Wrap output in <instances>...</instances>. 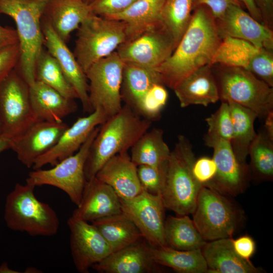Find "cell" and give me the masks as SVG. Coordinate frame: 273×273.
Returning <instances> with one entry per match:
<instances>
[{"instance_id":"44dd1931","label":"cell","mask_w":273,"mask_h":273,"mask_svg":"<svg viewBox=\"0 0 273 273\" xmlns=\"http://www.w3.org/2000/svg\"><path fill=\"white\" fill-rule=\"evenodd\" d=\"M121 212L120 199L114 190L95 177L86 181L80 202L72 216L92 222Z\"/></svg>"},{"instance_id":"6da1fadb","label":"cell","mask_w":273,"mask_h":273,"mask_svg":"<svg viewBox=\"0 0 273 273\" xmlns=\"http://www.w3.org/2000/svg\"><path fill=\"white\" fill-rule=\"evenodd\" d=\"M222 40L209 9H194L190 23L169 57L156 70L165 86L173 89L195 70L211 64Z\"/></svg>"},{"instance_id":"f1b7e54d","label":"cell","mask_w":273,"mask_h":273,"mask_svg":"<svg viewBox=\"0 0 273 273\" xmlns=\"http://www.w3.org/2000/svg\"><path fill=\"white\" fill-rule=\"evenodd\" d=\"M92 222L106 240L112 252L144 239L134 223L122 212L98 219Z\"/></svg>"},{"instance_id":"1f68e13d","label":"cell","mask_w":273,"mask_h":273,"mask_svg":"<svg viewBox=\"0 0 273 273\" xmlns=\"http://www.w3.org/2000/svg\"><path fill=\"white\" fill-rule=\"evenodd\" d=\"M151 252L159 265L167 266L180 273H206L207 265L201 249L178 250L168 246L153 248Z\"/></svg>"},{"instance_id":"74e56055","label":"cell","mask_w":273,"mask_h":273,"mask_svg":"<svg viewBox=\"0 0 273 273\" xmlns=\"http://www.w3.org/2000/svg\"><path fill=\"white\" fill-rule=\"evenodd\" d=\"M168 97L165 85L163 83H156L143 97L135 112L151 121L157 120L160 117L161 112L166 104Z\"/></svg>"},{"instance_id":"ac0fdd59","label":"cell","mask_w":273,"mask_h":273,"mask_svg":"<svg viewBox=\"0 0 273 273\" xmlns=\"http://www.w3.org/2000/svg\"><path fill=\"white\" fill-rule=\"evenodd\" d=\"M108 117L104 111L97 108L88 115L79 117L63 133L54 147L35 160L34 170L47 164L54 166L62 160L75 154L86 141L92 131L102 124Z\"/></svg>"},{"instance_id":"cb8c5ba5","label":"cell","mask_w":273,"mask_h":273,"mask_svg":"<svg viewBox=\"0 0 273 273\" xmlns=\"http://www.w3.org/2000/svg\"><path fill=\"white\" fill-rule=\"evenodd\" d=\"M29 88L32 110L36 121L62 122L77 110L74 100L66 98L41 82L36 80Z\"/></svg>"},{"instance_id":"60d3db41","label":"cell","mask_w":273,"mask_h":273,"mask_svg":"<svg viewBox=\"0 0 273 273\" xmlns=\"http://www.w3.org/2000/svg\"><path fill=\"white\" fill-rule=\"evenodd\" d=\"M246 69L273 87V50L260 48Z\"/></svg>"},{"instance_id":"836d02e7","label":"cell","mask_w":273,"mask_h":273,"mask_svg":"<svg viewBox=\"0 0 273 273\" xmlns=\"http://www.w3.org/2000/svg\"><path fill=\"white\" fill-rule=\"evenodd\" d=\"M260 49L246 40L226 36L222 38L211 65L218 64L246 69Z\"/></svg>"},{"instance_id":"4dcf8cb0","label":"cell","mask_w":273,"mask_h":273,"mask_svg":"<svg viewBox=\"0 0 273 273\" xmlns=\"http://www.w3.org/2000/svg\"><path fill=\"white\" fill-rule=\"evenodd\" d=\"M226 102L229 105L233 123L230 143L238 160L242 164L247 165L249 148L256 135L254 123L257 115L251 110L236 103Z\"/></svg>"},{"instance_id":"8d00e7d4","label":"cell","mask_w":273,"mask_h":273,"mask_svg":"<svg viewBox=\"0 0 273 273\" xmlns=\"http://www.w3.org/2000/svg\"><path fill=\"white\" fill-rule=\"evenodd\" d=\"M252 169L254 174L263 179L273 177V138L264 128L256 133L248 151Z\"/></svg>"},{"instance_id":"7bdbcfd3","label":"cell","mask_w":273,"mask_h":273,"mask_svg":"<svg viewBox=\"0 0 273 273\" xmlns=\"http://www.w3.org/2000/svg\"><path fill=\"white\" fill-rule=\"evenodd\" d=\"M137 0H94L89 4L92 13L102 17L120 13Z\"/></svg>"},{"instance_id":"bcb514c9","label":"cell","mask_w":273,"mask_h":273,"mask_svg":"<svg viewBox=\"0 0 273 273\" xmlns=\"http://www.w3.org/2000/svg\"><path fill=\"white\" fill-rule=\"evenodd\" d=\"M233 249L237 254L244 260H250L256 251V243L250 236L245 235L232 240Z\"/></svg>"},{"instance_id":"db71d44e","label":"cell","mask_w":273,"mask_h":273,"mask_svg":"<svg viewBox=\"0 0 273 273\" xmlns=\"http://www.w3.org/2000/svg\"><path fill=\"white\" fill-rule=\"evenodd\" d=\"M94 0H83V2H84L85 3L89 5L90 3H92Z\"/></svg>"},{"instance_id":"f6af8a7d","label":"cell","mask_w":273,"mask_h":273,"mask_svg":"<svg viewBox=\"0 0 273 273\" xmlns=\"http://www.w3.org/2000/svg\"><path fill=\"white\" fill-rule=\"evenodd\" d=\"M232 5L245 8L239 0H194V10L200 6H205L210 10L215 19H220Z\"/></svg>"},{"instance_id":"484cf974","label":"cell","mask_w":273,"mask_h":273,"mask_svg":"<svg viewBox=\"0 0 273 273\" xmlns=\"http://www.w3.org/2000/svg\"><path fill=\"white\" fill-rule=\"evenodd\" d=\"M232 238L206 242L201 248L209 273H258L261 270L251 260L239 256L234 251Z\"/></svg>"},{"instance_id":"8992f818","label":"cell","mask_w":273,"mask_h":273,"mask_svg":"<svg viewBox=\"0 0 273 273\" xmlns=\"http://www.w3.org/2000/svg\"><path fill=\"white\" fill-rule=\"evenodd\" d=\"M211 66L221 102L236 103L260 119L273 111V87L245 68L218 64Z\"/></svg>"},{"instance_id":"681fc988","label":"cell","mask_w":273,"mask_h":273,"mask_svg":"<svg viewBox=\"0 0 273 273\" xmlns=\"http://www.w3.org/2000/svg\"><path fill=\"white\" fill-rule=\"evenodd\" d=\"M248 12V13L259 22L263 23L261 15L255 0H239Z\"/></svg>"},{"instance_id":"f35d334b","label":"cell","mask_w":273,"mask_h":273,"mask_svg":"<svg viewBox=\"0 0 273 273\" xmlns=\"http://www.w3.org/2000/svg\"><path fill=\"white\" fill-rule=\"evenodd\" d=\"M208 128L204 141L222 139L231 142L233 134V123L229 105L222 101L219 108L206 119Z\"/></svg>"},{"instance_id":"e0dca14e","label":"cell","mask_w":273,"mask_h":273,"mask_svg":"<svg viewBox=\"0 0 273 273\" xmlns=\"http://www.w3.org/2000/svg\"><path fill=\"white\" fill-rule=\"evenodd\" d=\"M43 46L56 60L66 79L76 93L83 111H93L88 97V84L85 72L78 63L66 42L56 33L51 24L42 18L41 21Z\"/></svg>"},{"instance_id":"d6986e66","label":"cell","mask_w":273,"mask_h":273,"mask_svg":"<svg viewBox=\"0 0 273 273\" xmlns=\"http://www.w3.org/2000/svg\"><path fill=\"white\" fill-rule=\"evenodd\" d=\"M216 22L222 38L230 36L241 39L257 48L273 50V30L241 7L231 6Z\"/></svg>"},{"instance_id":"8fae6325","label":"cell","mask_w":273,"mask_h":273,"mask_svg":"<svg viewBox=\"0 0 273 273\" xmlns=\"http://www.w3.org/2000/svg\"><path fill=\"white\" fill-rule=\"evenodd\" d=\"M36 121L30 103L29 85L15 68L0 82L1 134L11 140Z\"/></svg>"},{"instance_id":"d4e9b609","label":"cell","mask_w":273,"mask_h":273,"mask_svg":"<svg viewBox=\"0 0 273 273\" xmlns=\"http://www.w3.org/2000/svg\"><path fill=\"white\" fill-rule=\"evenodd\" d=\"M92 14L89 5L83 0H49L42 18L67 42L71 33Z\"/></svg>"},{"instance_id":"ba28073f","label":"cell","mask_w":273,"mask_h":273,"mask_svg":"<svg viewBox=\"0 0 273 273\" xmlns=\"http://www.w3.org/2000/svg\"><path fill=\"white\" fill-rule=\"evenodd\" d=\"M225 195L203 186L199 193L193 221L206 242L232 238L242 217Z\"/></svg>"},{"instance_id":"e575fe53","label":"cell","mask_w":273,"mask_h":273,"mask_svg":"<svg viewBox=\"0 0 273 273\" xmlns=\"http://www.w3.org/2000/svg\"><path fill=\"white\" fill-rule=\"evenodd\" d=\"M35 78L36 80L50 86L68 99H78L76 93L66 79L56 60L43 49L36 62Z\"/></svg>"},{"instance_id":"5bb4252c","label":"cell","mask_w":273,"mask_h":273,"mask_svg":"<svg viewBox=\"0 0 273 273\" xmlns=\"http://www.w3.org/2000/svg\"><path fill=\"white\" fill-rule=\"evenodd\" d=\"M70 246L75 268L81 273L100 262L112 252L97 228L92 223L72 216L67 220Z\"/></svg>"},{"instance_id":"3957f363","label":"cell","mask_w":273,"mask_h":273,"mask_svg":"<svg viewBox=\"0 0 273 273\" xmlns=\"http://www.w3.org/2000/svg\"><path fill=\"white\" fill-rule=\"evenodd\" d=\"M49 0H0V15L14 21L20 56L15 69L29 86L36 81L37 59L43 50L41 21Z\"/></svg>"},{"instance_id":"52a82bcc","label":"cell","mask_w":273,"mask_h":273,"mask_svg":"<svg viewBox=\"0 0 273 273\" xmlns=\"http://www.w3.org/2000/svg\"><path fill=\"white\" fill-rule=\"evenodd\" d=\"M77 30L73 54L85 73L93 64L116 51L126 39L123 22L94 14Z\"/></svg>"},{"instance_id":"4316f807","label":"cell","mask_w":273,"mask_h":273,"mask_svg":"<svg viewBox=\"0 0 273 273\" xmlns=\"http://www.w3.org/2000/svg\"><path fill=\"white\" fill-rule=\"evenodd\" d=\"M164 1L137 0L123 11L103 17L123 22L126 25L125 41H129L162 23Z\"/></svg>"},{"instance_id":"f5cc1de1","label":"cell","mask_w":273,"mask_h":273,"mask_svg":"<svg viewBox=\"0 0 273 273\" xmlns=\"http://www.w3.org/2000/svg\"><path fill=\"white\" fill-rule=\"evenodd\" d=\"M18 271H15L10 268L7 262H3L0 266V273H18Z\"/></svg>"},{"instance_id":"b9f144b4","label":"cell","mask_w":273,"mask_h":273,"mask_svg":"<svg viewBox=\"0 0 273 273\" xmlns=\"http://www.w3.org/2000/svg\"><path fill=\"white\" fill-rule=\"evenodd\" d=\"M192 172L197 181L203 186L207 187L216 174V164L213 158L201 157L195 160Z\"/></svg>"},{"instance_id":"11a10c76","label":"cell","mask_w":273,"mask_h":273,"mask_svg":"<svg viewBox=\"0 0 273 273\" xmlns=\"http://www.w3.org/2000/svg\"><path fill=\"white\" fill-rule=\"evenodd\" d=\"M1 132H2V131H1V122H0V134H1Z\"/></svg>"},{"instance_id":"277c9868","label":"cell","mask_w":273,"mask_h":273,"mask_svg":"<svg viewBox=\"0 0 273 273\" xmlns=\"http://www.w3.org/2000/svg\"><path fill=\"white\" fill-rule=\"evenodd\" d=\"M196 160L190 141L179 135L168 161L166 181L161 194L165 208L178 215L192 214L203 187L192 172Z\"/></svg>"},{"instance_id":"9c48e42d","label":"cell","mask_w":273,"mask_h":273,"mask_svg":"<svg viewBox=\"0 0 273 273\" xmlns=\"http://www.w3.org/2000/svg\"><path fill=\"white\" fill-rule=\"evenodd\" d=\"M100 126L92 131L75 154L60 161L52 168L45 170L40 168L30 171L26 178V183L35 187L43 185L56 187L64 192L72 203L78 205L86 182L85 163Z\"/></svg>"},{"instance_id":"ee69618b","label":"cell","mask_w":273,"mask_h":273,"mask_svg":"<svg viewBox=\"0 0 273 273\" xmlns=\"http://www.w3.org/2000/svg\"><path fill=\"white\" fill-rule=\"evenodd\" d=\"M19 56L18 43L0 49V82L16 68L19 62Z\"/></svg>"},{"instance_id":"4fadbf2b","label":"cell","mask_w":273,"mask_h":273,"mask_svg":"<svg viewBox=\"0 0 273 273\" xmlns=\"http://www.w3.org/2000/svg\"><path fill=\"white\" fill-rule=\"evenodd\" d=\"M120 201L122 212L134 223L151 247L167 246L164 235L165 207L160 195L143 190L134 197L120 199Z\"/></svg>"},{"instance_id":"d590c367","label":"cell","mask_w":273,"mask_h":273,"mask_svg":"<svg viewBox=\"0 0 273 273\" xmlns=\"http://www.w3.org/2000/svg\"><path fill=\"white\" fill-rule=\"evenodd\" d=\"M194 3V0L164 1L161 20L172 36L176 47L190 23Z\"/></svg>"},{"instance_id":"f546056e","label":"cell","mask_w":273,"mask_h":273,"mask_svg":"<svg viewBox=\"0 0 273 273\" xmlns=\"http://www.w3.org/2000/svg\"><path fill=\"white\" fill-rule=\"evenodd\" d=\"M132 161L136 165H147L157 168L166 167L171 153L163 139L161 128L146 131L130 148Z\"/></svg>"},{"instance_id":"f907efd6","label":"cell","mask_w":273,"mask_h":273,"mask_svg":"<svg viewBox=\"0 0 273 273\" xmlns=\"http://www.w3.org/2000/svg\"><path fill=\"white\" fill-rule=\"evenodd\" d=\"M264 119V128L268 135L273 138V111L270 112Z\"/></svg>"},{"instance_id":"30bf717a","label":"cell","mask_w":273,"mask_h":273,"mask_svg":"<svg viewBox=\"0 0 273 273\" xmlns=\"http://www.w3.org/2000/svg\"><path fill=\"white\" fill-rule=\"evenodd\" d=\"M123 67L124 62L115 51L93 64L86 71L93 111L100 108L109 117L120 110Z\"/></svg>"},{"instance_id":"7dc6e473","label":"cell","mask_w":273,"mask_h":273,"mask_svg":"<svg viewBox=\"0 0 273 273\" xmlns=\"http://www.w3.org/2000/svg\"><path fill=\"white\" fill-rule=\"evenodd\" d=\"M263 23L273 30V0H255Z\"/></svg>"},{"instance_id":"ab89813d","label":"cell","mask_w":273,"mask_h":273,"mask_svg":"<svg viewBox=\"0 0 273 273\" xmlns=\"http://www.w3.org/2000/svg\"><path fill=\"white\" fill-rule=\"evenodd\" d=\"M167 169V166L157 168L147 165L137 166L138 176L142 189L151 194L161 196L165 184Z\"/></svg>"},{"instance_id":"7c38bea8","label":"cell","mask_w":273,"mask_h":273,"mask_svg":"<svg viewBox=\"0 0 273 273\" xmlns=\"http://www.w3.org/2000/svg\"><path fill=\"white\" fill-rule=\"evenodd\" d=\"M176 47L174 39L162 23L120 44L116 52L124 63L157 69Z\"/></svg>"},{"instance_id":"816d5d0a","label":"cell","mask_w":273,"mask_h":273,"mask_svg":"<svg viewBox=\"0 0 273 273\" xmlns=\"http://www.w3.org/2000/svg\"><path fill=\"white\" fill-rule=\"evenodd\" d=\"M11 148V140L3 134H0V154Z\"/></svg>"},{"instance_id":"603a6c76","label":"cell","mask_w":273,"mask_h":273,"mask_svg":"<svg viewBox=\"0 0 273 273\" xmlns=\"http://www.w3.org/2000/svg\"><path fill=\"white\" fill-rule=\"evenodd\" d=\"M173 90L181 108L193 105L207 107L219 100L218 87L211 64L203 66L191 73Z\"/></svg>"},{"instance_id":"9a60e30c","label":"cell","mask_w":273,"mask_h":273,"mask_svg":"<svg viewBox=\"0 0 273 273\" xmlns=\"http://www.w3.org/2000/svg\"><path fill=\"white\" fill-rule=\"evenodd\" d=\"M69 126L63 121H36L17 137L11 140V148L26 167L56 144Z\"/></svg>"},{"instance_id":"ffe728a7","label":"cell","mask_w":273,"mask_h":273,"mask_svg":"<svg viewBox=\"0 0 273 273\" xmlns=\"http://www.w3.org/2000/svg\"><path fill=\"white\" fill-rule=\"evenodd\" d=\"M154 260L151 246L142 239L113 252L92 268L102 273H151L160 271Z\"/></svg>"},{"instance_id":"7a4b0ae2","label":"cell","mask_w":273,"mask_h":273,"mask_svg":"<svg viewBox=\"0 0 273 273\" xmlns=\"http://www.w3.org/2000/svg\"><path fill=\"white\" fill-rule=\"evenodd\" d=\"M152 121L125 104L100 126L90 147L84 166L86 181L95 177L113 156L128 151L151 127Z\"/></svg>"},{"instance_id":"c3c4849f","label":"cell","mask_w":273,"mask_h":273,"mask_svg":"<svg viewBox=\"0 0 273 273\" xmlns=\"http://www.w3.org/2000/svg\"><path fill=\"white\" fill-rule=\"evenodd\" d=\"M18 43V38L16 30L0 25V49Z\"/></svg>"},{"instance_id":"d6a6232c","label":"cell","mask_w":273,"mask_h":273,"mask_svg":"<svg viewBox=\"0 0 273 273\" xmlns=\"http://www.w3.org/2000/svg\"><path fill=\"white\" fill-rule=\"evenodd\" d=\"M164 235L167 246L178 250L201 249L206 243L188 215L169 216L165 220Z\"/></svg>"},{"instance_id":"5b68a950","label":"cell","mask_w":273,"mask_h":273,"mask_svg":"<svg viewBox=\"0 0 273 273\" xmlns=\"http://www.w3.org/2000/svg\"><path fill=\"white\" fill-rule=\"evenodd\" d=\"M35 187L17 183L6 199L4 220L10 229L31 236L55 235L60 227L56 211L37 199Z\"/></svg>"},{"instance_id":"2e32d148","label":"cell","mask_w":273,"mask_h":273,"mask_svg":"<svg viewBox=\"0 0 273 273\" xmlns=\"http://www.w3.org/2000/svg\"><path fill=\"white\" fill-rule=\"evenodd\" d=\"M213 150V159L217 166L216 174L207 187L231 196L243 192L247 185L248 166L236 157L230 142L222 139L204 141Z\"/></svg>"},{"instance_id":"83f0119b","label":"cell","mask_w":273,"mask_h":273,"mask_svg":"<svg viewBox=\"0 0 273 273\" xmlns=\"http://www.w3.org/2000/svg\"><path fill=\"white\" fill-rule=\"evenodd\" d=\"M159 83H163L156 69L124 63L121 87L122 101L135 111L146 92L152 85Z\"/></svg>"},{"instance_id":"7402d4cb","label":"cell","mask_w":273,"mask_h":273,"mask_svg":"<svg viewBox=\"0 0 273 273\" xmlns=\"http://www.w3.org/2000/svg\"><path fill=\"white\" fill-rule=\"evenodd\" d=\"M95 177L110 186L121 199H129L141 193L137 166L132 161L128 151L111 158L101 168Z\"/></svg>"}]
</instances>
